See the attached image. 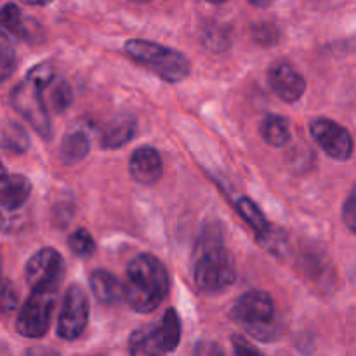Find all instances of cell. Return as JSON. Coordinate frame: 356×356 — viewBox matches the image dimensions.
<instances>
[{
    "instance_id": "1",
    "label": "cell",
    "mask_w": 356,
    "mask_h": 356,
    "mask_svg": "<svg viewBox=\"0 0 356 356\" xmlns=\"http://www.w3.org/2000/svg\"><path fill=\"white\" fill-rule=\"evenodd\" d=\"M169 292V273L162 261L149 254H139L127 266L124 299L134 312L152 313L162 305Z\"/></svg>"
},
{
    "instance_id": "2",
    "label": "cell",
    "mask_w": 356,
    "mask_h": 356,
    "mask_svg": "<svg viewBox=\"0 0 356 356\" xmlns=\"http://www.w3.org/2000/svg\"><path fill=\"white\" fill-rule=\"evenodd\" d=\"M195 284L205 294H219L235 284V257L222 245L219 233L211 229L198 240L193 252Z\"/></svg>"
},
{
    "instance_id": "3",
    "label": "cell",
    "mask_w": 356,
    "mask_h": 356,
    "mask_svg": "<svg viewBox=\"0 0 356 356\" xmlns=\"http://www.w3.org/2000/svg\"><path fill=\"white\" fill-rule=\"evenodd\" d=\"M125 52L141 66L148 68L167 82H181L190 75V61L174 49L148 40H129Z\"/></svg>"
},
{
    "instance_id": "4",
    "label": "cell",
    "mask_w": 356,
    "mask_h": 356,
    "mask_svg": "<svg viewBox=\"0 0 356 356\" xmlns=\"http://www.w3.org/2000/svg\"><path fill=\"white\" fill-rule=\"evenodd\" d=\"M233 318L261 341H273L280 336L275 320V302L268 292L250 291L240 296L233 306Z\"/></svg>"
},
{
    "instance_id": "5",
    "label": "cell",
    "mask_w": 356,
    "mask_h": 356,
    "mask_svg": "<svg viewBox=\"0 0 356 356\" xmlns=\"http://www.w3.org/2000/svg\"><path fill=\"white\" fill-rule=\"evenodd\" d=\"M56 296L58 287H45L31 291L30 298L26 299L21 308L19 316L16 322L17 334L28 339H40L47 334L51 327L52 312H54Z\"/></svg>"
},
{
    "instance_id": "6",
    "label": "cell",
    "mask_w": 356,
    "mask_h": 356,
    "mask_svg": "<svg viewBox=\"0 0 356 356\" xmlns=\"http://www.w3.org/2000/svg\"><path fill=\"white\" fill-rule=\"evenodd\" d=\"M10 103L14 110L37 131L44 139L51 138V118H49L47 106L42 97V90L30 80H23L17 83L10 92Z\"/></svg>"
},
{
    "instance_id": "7",
    "label": "cell",
    "mask_w": 356,
    "mask_h": 356,
    "mask_svg": "<svg viewBox=\"0 0 356 356\" xmlns=\"http://www.w3.org/2000/svg\"><path fill=\"white\" fill-rule=\"evenodd\" d=\"M89 322V298L80 285H72L66 291L58 320V336L73 341L82 336Z\"/></svg>"
},
{
    "instance_id": "8",
    "label": "cell",
    "mask_w": 356,
    "mask_h": 356,
    "mask_svg": "<svg viewBox=\"0 0 356 356\" xmlns=\"http://www.w3.org/2000/svg\"><path fill=\"white\" fill-rule=\"evenodd\" d=\"M63 271H65V263L58 250L45 247L37 254L30 257L24 270L26 284L30 285L31 291L45 287H59Z\"/></svg>"
},
{
    "instance_id": "9",
    "label": "cell",
    "mask_w": 356,
    "mask_h": 356,
    "mask_svg": "<svg viewBox=\"0 0 356 356\" xmlns=\"http://www.w3.org/2000/svg\"><path fill=\"white\" fill-rule=\"evenodd\" d=\"M312 136L323 152L336 160H348L353 155V138L337 122L318 118L312 124Z\"/></svg>"
},
{
    "instance_id": "10",
    "label": "cell",
    "mask_w": 356,
    "mask_h": 356,
    "mask_svg": "<svg viewBox=\"0 0 356 356\" xmlns=\"http://www.w3.org/2000/svg\"><path fill=\"white\" fill-rule=\"evenodd\" d=\"M268 79H270L271 89L285 103H296L306 90L305 79L287 63H277L271 66Z\"/></svg>"
},
{
    "instance_id": "11",
    "label": "cell",
    "mask_w": 356,
    "mask_h": 356,
    "mask_svg": "<svg viewBox=\"0 0 356 356\" xmlns=\"http://www.w3.org/2000/svg\"><path fill=\"white\" fill-rule=\"evenodd\" d=\"M129 170H131V176L138 183L153 184L163 176V162L156 149L149 148V146H143V148H138L132 153Z\"/></svg>"
},
{
    "instance_id": "12",
    "label": "cell",
    "mask_w": 356,
    "mask_h": 356,
    "mask_svg": "<svg viewBox=\"0 0 356 356\" xmlns=\"http://www.w3.org/2000/svg\"><path fill=\"white\" fill-rule=\"evenodd\" d=\"M31 193V183L28 177L13 174L0 181V212H17Z\"/></svg>"
},
{
    "instance_id": "13",
    "label": "cell",
    "mask_w": 356,
    "mask_h": 356,
    "mask_svg": "<svg viewBox=\"0 0 356 356\" xmlns=\"http://www.w3.org/2000/svg\"><path fill=\"white\" fill-rule=\"evenodd\" d=\"M136 120L132 115L129 113H120L115 118H111L103 129V134H101V143H103V148H120V146L127 145L136 134Z\"/></svg>"
},
{
    "instance_id": "14",
    "label": "cell",
    "mask_w": 356,
    "mask_h": 356,
    "mask_svg": "<svg viewBox=\"0 0 356 356\" xmlns=\"http://www.w3.org/2000/svg\"><path fill=\"white\" fill-rule=\"evenodd\" d=\"M92 294L96 296L97 301L104 305H115L120 299H124V285L118 282L115 275L108 273L104 270H97L90 275L89 278Z\"/></svg>"
},
{
    "instance_id": "15",
    "label": "cell",
    "mask_w": 356,
    "mask_h": 356,
    "mask_svg": "<svg viewBox=\"0 0 356 356\" xmlns=\"http://www.w3.org/2000/svg\"><path fill=\"white\" fill-rule=\"evenodd\" d=\"M129 348H131V356H163L162 343L159 339V332H156V325H143L132 332L131 341H129Z\"/></svg>"
},
{
    "instance_id": "16",
    "label": "cell",
    "mask_w": 356,
    "mask_h": 356,
    "mask_svg": "<svg viewBox=\"0 0 356 356\" xmlns=\"http://www.w3.org/2000/svg\"><path fill=\"white\" fill-rule=\"evenodd\" d=\"M0 37L9 42H17L26 37L23 13L14 3H7L0 9Z\"/></svg>"
},
{
    "instance_id": "17",
    "label": "cell",
    "mask_w": 356,
    "mask_h": 356,
    "mask_svg": "<svg viewBox=\"0 0 356 356\" xmlns=\"http://www.w3.org/2000/svg\"><path fill=\"white\" fill-rule=\"evenodd\" d=\"M89 153V138L82 131H72L61 143V159L65 163H79Z\"/></svg>"
},
{
    "instance_id": "18",
    "label": "cell",
    "mask_w": 356,
    "mask_h": 356,
    "mask_svg": "<svg viewBox=\"0 0 356 356\" xmlns=\"http://www.w3.org/2000/svg\"><path fill=\"white\" fill-rule=\"evenodd\" d=\"M261 136L268 145L280 148L291 141V129L285 118L277 117V115H270L261 124Z\"/></svg>"
},
{
    "instance_id": "19",
    "label": "cell",
    "mask_w": 356,
    "mask_h": 356,
    "mask_svg": "<svg viewBox=\"0 0 356 356\" xmlns=\"http://www.w3.org/2000/svg\"><path fill=\"white\" fill-rule=\"evenodd\" d=\"M156 332H159V339L165 353L176 350L181 339V323L179 316H177L174 309H167L162 318V323L156 325Z\"/></svg>"
},
{
    "instance_id": "20",
    "label": "cell",
    "mask_w": 356,
    "mask_h": 356,
    "mask_svg": "<svg viewBox=\"0 0 356 356\" xmlns=\"http://www.w3.org/2000/svg\"><path fill=\"white\" fill-rule=\"evenodd\" d=\"M236 211H238V214L245 219L247 225H249L257 235H261V233H264L270 228V222L266 221V218H264V214L261 212V209L257 207L250 198H238V200H236Z\"/></svg>"
},
{
    "instance_id": "21",
    "label": "cell",
    "mask_w": 356,
    "mask_h": 356,
    "mask_svg": "<svg viewBox=\"0 0 356 356\" xmlns=\"http://www.w3.org/2000/svg\"><path fill=\"white\" fill-rule=\"evenodd\" d=\"M2 146L14 153L26 152L28 146H30L28 134L24 132V129L21 127V125L10 122V124L6 125V129L2 131Z\"/></svg>"
},
{
    "instance_id": "22",
    "label": "cell",
    "mask_w": 356,
    "mask_h": 356,
    "mask_svg": "<svg viewBox=\"0 0 356 356\" xmlns=\"http://www.w3.org/2000/svg\"><path fill=\"white\" fill-rule=\"evenodd\" d=\"M49 92V104L52 106V110L61 113L66 108L72 104V89H70L68 83L65 80H54V82L49 86V89H45Z\"/></svg>"
},
{
    "instance_id": "23",
    "label": "cell",
    "mask_w": 356,
    "mask_h": 356,
    "mask_svg": "<svg viewBox=\"0 0 356 356\" xmlns=\"http://www.w3.org/2000/svg\"><path fill=\"white\" fill-rule=\"evenodd\" d=\"M68 245L72 252L79 257H90L96 250V242L87 229L79 228L68 238Z\"/></svg>"
},
{
    "instance_id": "24",
    "label": "cell",
    "mask_w": 356,
    "mask_h": 356,
    "mask_svg": "<svg viewBox=\"0 0 356 356\" xmlns=\"http://www.w3.org/2000/svg\"><path fill=\"white\" fill-rule=\"evenodd\" d=\"M257 238H259L261 245L266 247L270 252L278 254V256H282L284 252H287V247H289L287 235H285L282 229L273 228L271 225L266 232L261 233V235H257Z\"/></svg>"
},
{
    "instance_id": "25",
    "label": "cell",
    "mask_w": 356,
    "mask_h": 356,
    "mask_svg": "<svg viewBox=\"0 0 356 356\" xmlns=\"http://www.w3.org/2000/svg\"><path fill=\"white\" fill-rule=\"evenodd\" d=\"M26 80L35 83V86L44 92V90L49 89V86L56 80L54 68H52L49 63H42V65H37L35 68L30 70V73L26 75Z\"/></svg>"
},
{
    "instance_id": "26",
    "label": "cell",
    "mask_w": 356,
    "mask_h": 356,
    "mask_svg": "<svg viewBox=\"0 0 356 356\" xmlns=\"http://www.w3.org/2000/svg\"><path fill=\"white\" fill-rule=\"evenodd\" d=\"M16 66L17 58L13 49L0 44V83H3L13 76V73L16 72Z\"/></svg>"
},
{
    "instance_id": "27",
    "label": "cell",
    "mask_w": 356,
    "mask_h": 356,
    "mask_svg": "<svg viewBox=\"0 0 356 356\" xmlns=\"http://www.w3.org/2000/svg\"><path fill=\"white\" fill-rule=\"evenodd\" d=\"M17 308V292L9 280L0 278V312L10 313Z\"/></svg>"
},
{
    "instance_id": "28",
    "label": "cell",
    "mask_w": 356,
    "mask_h": 356,
    "mask_svg": "<svg viewBox=\"0 0 356 356\" xmlns=\"http://www.w3.org/2000/svg\"><path fill=\"white\" fill-rule=\"evenodd\" d=\"M205 45H207L209 49H212V51H225L229 45L228 30L219 26L205 30Z\"/></svg>"
},
{
    "instance_id": "29",
    "label": "cell",
    "mask_w": 356,
    "mask_h": 356,
    "mask_svg": "<svg viewBox=\"0 0 356 356\" xmlns=\"http://www.w3.org/2000/svg\"><path fill=\"white\" fill-rule=\"evenodd\" d=\"M254 40L261 45H275L278 44V30L273 24H257L254 26Z\"/></svg>"
},
{
    "instance_id": "30",
    "label": "cell",
    "mask_w": 356,
    "mask_h": 356,
    "mask_svg": "<svg viewBox=\"0 0 356 356\" xmlns=\"http://www.w3.org/2000/svg\"><path fill=\"white\" fill-rule=\"evenodd\" d=\"M343 219L344 222H346L348 228H350L356 235V186L351 190L350 197H348L346 202H344Z\"/></svg>"
},
{
    "instance_id": "31",
    "label": "cell",
    "mask_w": 356,
    "mask_h": 356,
    "mask_svg": "<svg viewBox=\"0 0 356 356\" xmlns=\"http://www.w3.org/2000/svg\"><path fill=\"white\" fill-rule=\"evenodd\" d=\"M232 343L236 356H264L256 346H252L245 337L238 336V334H235V336L232 337Z\"/></svg>"
},
{
    "instance_id": "32",
    "label": "cell",
    "mask_w": 356,
    "mask_h": 356,
    "mask_svg": "<svg viewBox=\"0 0 356 356\" xmlns=\"http://www.w3.org/2000/svg\"><path fill=\"white\" fill-rule=\"evenodd\" d=\"M193 356H225L221 346L214 341H200V343L195 346Z\"/></svg>"
},
{
    "instance_id": "33",
    "label": "cell",
    "mask_w": 356,
    "mask_h": 356,
    "mask_svg": "<svg viewBox=\"0 0 356 356\" xmlns=\"http://www.w3.org/2000/svg\"><path fill=\"white\" fill-rule=\"evenodd\" d=\"M26 356H59V353H56L54 350H49V348H31Z\"/></svg>"
},
{
    "instance_id": "34",
    "label": "cell",
    "mask_w": 356,
    "mask_h": 356,
    "mask_svg": "<svg viewBox=\"0 0 356 356\" xmlns=\"http://www.w3.org/2000/svg\"><path fill=\"white\" fill-rule=\"evenodd\" d=\"M3 177H7V174H6V167H3V163L0 162V181H2Z\"/></svg>"
}]
</instances>
